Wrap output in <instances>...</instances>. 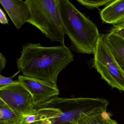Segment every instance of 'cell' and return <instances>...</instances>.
<instances>
[{
	"label": "cell",
	"mask_w": 124,
	"mask_h": 124,
	"mask_svg": "<svg viewBox=\"0 0 124 124\" xmlns=\"http://www.w3.org/2000/svg\"><path fill=\"white\" fill-rule=\"evenodd\" d=\"M105 38L115 60L124 73V39L111 32L105 34Z\"/></svg>",
	"instance_id": "cell-10"
},
{
	"label": "cell",
	"mask_w": 124,
	"mask_h": 124,
	"mask_svg": "<svg viewBox=\"0 0 124 124\" xmlns=\"http://www.w3.org/2000/svg\"><path fill=\"white\" fill-rule=\"evenodd\" d=\"M109 32L117 34L124 39V23L113 25L111 28Z\"/></svg>",
	"instance_id": "cell-14"
},
{
	"label": "cell",
	"mask_w": 124,
	"mask_h": 124,
	"mask_svg": "<svg viewBox=\"0 0 124 124\" xmlns=\"http://www.w3.org/2000/svg\"><path fill=\"white\" fill-rule=\"evenodd\" d=\"M108 104L102 98L57 96L35 106L36 119L30 124H71L87 114L107 111Z\"/></svg>",
	"instance_id": "cell-2"
},
{
	"label": "cell",
	"mask_w": 124,
	"mask_h": 124,
	"mask_svg": "<svg viewBox=\"0 0 124 124\" xmlns=\"http://www.w3.org/2000/svg\"><path fill=\"white\" fill-rule=\"evenodd\" d=\"M7 62L6 58L2 53L0 52V74L5 67Z\"/></svg>",
	"instance_id": "cell-17"
},
{
	"label": "cell",
	"mask_w": 124,
	"mask_h": 124,
	"mask_svg": "<svg viewBox=\"0 0 124 124\" xmlns=\"http://www.w3.org/2000/svg\"><path fill=\"white\" fill-rule=\"evenodd\" d=\"M17 81L31 95L34 107L57 97L60 94L57 86L47 82L23 75H19Z\"/></svg>",
	"instance_id": "cell-7"
},
{
	"label": "cell",
	"mask_w": 124,
	"mask_h": 124,
	"mask_svg": "<svg viewBox=\"0 0 124 124\" xmlns=\"http://www.w3.org/2000/svg\"><path fill=\"white\" fill-rule=\"evenodd\" d=\"M15 75L12 77H6L3 76L0 74V87L18 83L19 82L18 81H14L12 79Z\"/></svg>",
	"instance_id": "cell-15"
},
{
	"label": "cell",
	"mask_w": 124,
	"mask_h": 124,
	"mask_svg": "<svg viewBox=\"0 0 124 124\" xmlns=\"http://www.w3.org/2000/svg\"><path fill=\"white\" fill-rule=\"evenodd\" d=\"M74 58L70 50L65 45L44 47L40 43H27L23 46L16 65L23 75L57 86L58 75Z\"/></svg>",
	"instance_id": "cell-1"
},
{
	"label": "cell",
	"mask_w": 124,
	"mask_h": 124,
	"mask_svg": "<svg viewBox=\"0 0 124 124\" xmlns=\"http://www.w3.org/2000/svg\"><path fill=\"white\" fill-rule=\"evenodd\" d=\"M0 97L24 116L35 113L32 96L19 82L0 87Z\"/></svg>",
	"instance_id": "cell-6"
},
{
	"label": "cell",
	"mask_w": 124,
	"mask_h": 124,
	"mask_svg": "<svg viewBox=\"0 0 124 124\" xmlns=\"http://www.w3.org/2000/svg\"><path fill=\"white\" fill-rule=\"evenodd\" d=\"M105 124H119L115 120L112 119L111 118L109 114L107 113L106 119Z\"/></svg>",
	"instance_id": "cell-18"
},
{
	"label": "cell",
	"mask_w": 124,
	"mask_h": 124,
	"mask_svg": "<svg viewBox=\"0 0 124 124\" xmlns=\"http://www.w3.org/2000/svg\"><path fill=\"white\" fill-rule=\"evenodd\" d=\"M24 117L11 108H0V124H23Z\"/></svg>",
	"instance_id": "cell-11"
},
{
	"label": "cell",
	"mask_w": 124,
	"mask_h": 124,
	"mask_svg": "<svg viewBox=\"0 0 124 124\" xmlns=\"http://www.w3.org/2000/svg\"><path fill=\"white\" fill-rule=\"evenodd\" d=\"M0 3L17 30L29 20L30 9L26 1L0 0Z\"/></svg>",
	"instance_id": "cell-8"
},
{
	"label": "cell",
	"mask_w": 124,
	"mask_h": 124,
	"mask_svg": "<svg viewBox=\"0 0 124 124\" xmlns=\"http://www.w3.org/2000/svg\"><path fill=\"white\" fill-rule=\"evenodd\" d=\"M65 34L73 51L94 54L100 34L97 25L68 0H56Z\"/></svg>",
	"instance_id": "cell-3"
},
{
	"label": "cell",
	"mask_w": 124,
	"mask_h": 124,
	"mask_svg": "<svg viewBox=\"0 0 124 124\" xmlns=\"http://www.w3.org/2000/svg\"><path fill=\"white\" fill-rule=\"evenodd\" d=\"M8 23L6 15L0 7V23L3 25H8Z\"/></svg>",
	"instance_id": "cell-16"
},
{
	"label": "cell",
	"mask_w": 124,
	"mask_h": 124,
	"mask_svg": "<svg viewBox=\"0 0 124 124\" xmlns=\"http://www.w3.org/2000/svg\"><path fill=\"white\" fill-rule=\"evenodd\" d=\"M113 0H77V1L83 6L89 8H98L102 6H106Z\"/></svg>",
	"instance_id": "cell-13"
},
{
	"label": "cell",
	"mask_w": 124,
	"mask_h": 124,
	"mask_svg": "<svg viewBox=\"0 0 124 124\" xmlns=\"http://www.w3.org/2000/svg\"><path fill=\"white\" fill-rule=\"evenodd\" d=\"M30 18L27 23L40 31L51 41L65 45V33L56 0H26Z\"/></svg>",
	"instance_id": "cell-4"
},
{
	"label": "cell",
	"mask_w": 124,
	"mask_h": 124,
	"mask_svg": "<svg viewBox=\"0 0 124 124\" xmlns=\"http://www.w3.org/2000/svg\"><path fill=\"white\" fill-rule=\"evenodd\" d=\"M107 111L98 112L87 114L71 124H105Z\"/></svg>",
	"instance_id": "cell-12"
},
{
	"label": "cell",
	"mask_w": 124,
	"mask_h": 124,
	"mask_svg": "<svg viewBox=\"0 0 124 124\" xmlns=\"http://www.w3.org/2000/svg\"><path fill=\"white\" fill-rule=\"evenodd\" d=\"M8 108L12 109L7 103L0 97V108Z\"/></svg>",
	"instance_id": "cell-19"
},
{
	"label": "cell",
	"mask_w": 124,
	"mask_h": 124,
	"mask_svg": "<svg viewBox=\"0 0 124 124\" xmlns=\"http://www.w3.org/2000/svg\"><path fill=\"white\" fill-rule=\"evenodd\" d=\"M92 60V67L112 89L124 91V73L115 60L105 38L100 34Z\"/></svg>",
	"instance_id": "cell-5"
},
{
	"label": "cell",
	"mask_w": 124,
	"mask_h": 124,
	"mask_svg": "<svg viewBox=\"0 0 124 124\" xmlns=\"http://www.w3.org/2000/svg\"><path fill=\"white\" fill-rule=\"evenodd\" d=\"M103 22L114 25L124 23V0H113L101 11Z\"/></svg>",
	"instance_id": "cell-9"
}]
</instances>
